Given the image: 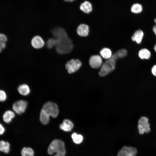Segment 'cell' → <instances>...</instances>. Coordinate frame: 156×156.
Returning <instances> with one entry per match:
<instances>
[{"label":"cell","mask_w":156,"mask_h":156,"mask_svg":"<svg viewBox=\"0 0 156 156\" xmlns=\"http://www.w3.org/2000/svg\"><path fill=\"white\" fill-rule=\"evenodd\" d=\"M55 39H51L50 43L53 47L55 46L57 52L61 54L68 53L73 49V45L65 30L57 27L51 31Z\"/></svg>","instance_id":"cell-1"},{"label":"cell","mask_w":156,"mask_h":156,"mask_svg":"<svg viewBox=\"0 0 156 156\" xmlns=\"http://www.w3.org/2000/svg\"><path fill=\"white\" fill-rule=\"evenodd\" d=\"M119 58L116 52L112 55L111 57L107 59L102 64L99 72L101 77L105 76L113 71L115 69L116 61Z\"/></svg>","instance_id":"cell-2"},{"label":"cell","mask_w":156,"mask_h":156,"mask_svg":"<svg viewBox=\"0 0 156 156\" xmlns=\"http://www.w3.org/2000/svg\"><path fill=\"white\" fill-rule=\"evenodd\" d=\"M50 155L55 154L54 156H64L66 150L64 142L59 140H54L51 142L48 149Z\"/></svg>","instance_id":"cell-3"},{"label":"cell","mask_w":156,"mask_h":156,"mask_svg":"<svg viewBox=\"0 0 156 156\" xmlns=\"http://www.w3.org/2000/svg\"><path fill=\"white\" fill-rule=\"evenodd\" d=\"M42 110L49 116L56 117L58 115L59 110L57 105L52 102H48L43 105Z\"/></svg>","instance_id":"cell-4"},{"label":"cell","mask_w":156,"mask_h":156,"mask_svg":"<svg viewBox=\"0 0 156 156\" xmlns=\"http://www.w3.org/2000/svg\"><path fill=\"white\" fill-rule=\"evenodd\" d=\"M81 65L82 63L79 60L73 59L66 63L65 67L68 73L71 74L77 71Z\"/></svg>","instance_id":"cell-5"},{"label":"cell","mask_w":156,"mask_h":156,"mask_svg":"<svg viewBox=\"0 0 156 156\" xmlns=\"http://www.w3.org/2000/svg\"><path fill=\"white\" fill-rule=\"evenodd\" d=\"M138 128L139 133L143 134L144 133H148L150 131L148 120L145 117H141L138 122Z\"/></svg>","instance_id":"cell-6"},{"label":"cell","mask_w":156,"mask_h":156,"mask_svg":"<svg viewBox=\"0 0 156 156\" xmlns=\"http://www.w3.org/2000/svg\"><path fill=\"white\" fill-rule=\"evenodd\" d=\"M27 103L25 101L20 100L14 103L12 105V109L17 114H20L24 113L27 107Z\"/></svg>","instance_id":"cell-7"},{"label":"cell","mask_w":156,"mask_h":156,"mask_svg":"<svg viewBox=\"0 0 156 156\" xmlns=\"http://www.w3.org/2000/svg\"><path fill=\"white\" fill-rule=\"evenodd\" d=\"M136 149L131 146H124L118 151L117 156H136Z\"/></svg>","instance_id":"cell-8"},{"label":"cell","mask_w":156,"mask_h":156,"mask_svg":"<svg viewBox=\"0 0 156 156\" xmlns=\"http://www.w3.org/2000/svg\"><path fill=\"white\" fill-rule=\"evenodd\" d=\"M90 66L93 68H98L102 64V60L101 56L98 55L92 56L89 60Z\"/></svg>","instance_id":"cell-9"},{"label":"cell","mask_w":156,"mask_h":156,"mask_svg":"<svg viewBox=\"0 0 156 156\" xmlns=\"http://www.w3.org/2000/svg\"><path fill=\"white\" fill-rule=\"evenodd\" d=\"M31 43L33 47L37 49L42 48L45 44L42 38L39 36L34 37L31 39Z\"/></svg>","instance_id":"cell-10"},{"label":"cell","mask_w":156,"mask_h":156,"mask_svg":"<svg viewBox=\"0 0 156 156\" xmlns=\"http://www.w3.org/2000/svg\"><path fill=\"white\" fill-rule=\"evenodd\" d=\"M89 31V26L87 25L81 24L78 26L77 32L79 35L81 37L87 36Z\"/></svg>","instance_id":"cell-11"},{"label":"cell","mask_w":156,"mask_h":156,"mask_svg":"<svg viewBox=\"0 0 156 156\" xmlns=\"http://www.w3.org/2000/svg\"><path fill=\"white\" fill-rule=\"evenodd\" d=\"M73 127V123L70 120L68 119L64 120L60 125V127L61 129L66 132L71 131Z\"/></svg>","instance_id":"cell-12"},{"label":"cell","mask_w":156,"mask_h":156,"mask_svg":"<svg viewBox=\"0 0 156 156\" xmlns=\"http://www.w3.org/2000/svg\"><path fill=\"white\" fill-rule=\"evenodd\" d=\"M144 34L143 31L140 29H138L134 33L131 37V40L133 41L136 42L138 44L141 43L143 39Z\"/></svg>","instance_id":"cell-13"},{"label":"cell","mask_w":156,"mask_h":156,"mask_svg":"<svg viewBox=\"0 0 156 156\" xmlns=\"http://www.w3.org/2000/svg\"><path fill=\"white\" fill-rule=\"evenodd\" d=\"M80 8L81 11L87 14L91 12L92 10L91 3L88 1H85L81 3L80 5Z\"/></svg>","instance_id":"cell-14"},{"label":"cell","mask_w":156,"mask_h":156,"mask_svg":"<svg viewBox=\"0 0 156 156\" xmlns=\"http://www.w3.org/2000/svg\"><path fill=\"white\" fill-rule=\"evenodd\" d=\"M15 116L14 112L12 111L8 110L5 111L3 116V119L5 123L10 122Z\"/></svg>","instance_id":"cell-15"},{"label":"cell","mask_w":156,"mask_h":156,"mask_svg":"<svg viewBox=\"0 0 156 156\" xmlns=\"http://www.w3.org/2000/svg\"><path fill=\"white\" fill-rule=\"evenodd\" d=\"M138 56L142 59H148L151 57V53L148 49H142L139 51Z\"/></svg>","instance_id":"cell-16"},{"label":"cell","mask_w":156,"mask_h":156,"mask_svg":"<svg viewBox=\"0 0 156 156\" xmlns=\"http://www.w3.org/2000/svg\"><path fill=\"white\" fill-rule=\"evenodd\" d=\"M19 93L23 96H26L30 92V90L28 86L26 84L20 85L18 88Z\"/></svg>","instance_id":"cell-17"},{"label":"cell","mask_w":156,"mask_h":156,"mask_svg":"<svg viewBox=\"0 0 156 156\" xmlns=\"http://www.w3.org/2000/svg\"><path fill=\"white\" fill-rule=\"evenodd\" d=\"M10 144L7 142L0 141V151L5 153H8L10 150Z\"/></svg>","instance_id":"cell-18"},{"label":"cell","mask_w":156,"mask_h":156,"mask_svg":"<svg viewBox=\"0 0 156 156\" xmlns=\"http://www.w3.org/2000/svg\"><path fill=\"white\" fill-rule=\"evenodd\" d=\"M100 54L103 58L108 59L112 55V52L110 49L107 48H104L101 50Z\"/></svg>","instance_id":"cell-19"},{"label":"cell","mask_w":156,"mask_h":156,"mask_svg":"<svg viewBox=\"0 0 156 156\" xmlns=\"http://www.w3.org/2000/svg\"><path fill=\"white\" fill-rule=\"evenodd\" d=\"M143 10L142 5L140 4L135 3L133 4L131 7V12L134 14H138L142 12Z\"/></svg>","instance_id":"cell-20"},{"label":"cell","mask_w":156,"mask_h":156,"mask_svg":"<svg viewBox=\"0 0 156 156\" xmlns=\"http://www.w3.org/2000/svg\"><path fill=\"white\" fill-rule=\"evenodd\" d=\"M71 137L73 142L77 144H80L83 140V137L82 135L77 134L76 133H74L72 134Z\"/></svg>","instance_id":"cell-21"},{"label":"cell","mask_w":156,"mask_h":156,"mask_svg":"<svg viewBox=\"0 0 156 156\" xmlns=\"http://www.w3.org/2000/svg\"><path fill=\"white\" fill-rule=\"evenodd\" d=\"M40 120L44 125L47 124L49 121V116L41 109L40 114Z\"/></svg>","instance_id":"cell-22"},{"label":"cell","mask_w":156,"mask_h":156,"mask_svg":"<svg viewBox=\"0 0 156 156\" xmlns=\"http://www.w3.org/2000/svg\"><path fill=\"white\" fill-rule=\"evenodd\" d=\"M21 154L22 156H34V152L31 148L24 147L22 150Z\"/></svg>","instance_id":"cell-23"},{"label":"cell","mask_w":156,"mask_h":156,"mask_svg":"<svg viewBox=\"0 0 156 156\" xmlns=\"http://www.w3.org/2000/svg\"><path fill=\"white\" fill-rule=\"evenodd\" d=\"M119 58H123L126 56L127 54V50L124 49H121L116 51Z\"/></svg>","instance_id":"cell-24"},{"label":"cell","mask_w":156,"mask_h":156,"mask_svg":"<svg viewBox=\"0 0 156 156\" xmlns=\"http://www.w3.org/2000/svg\"><path fill=\"white\" fill-rule=\"evenodd\" d=\"M7 98L6 92L3 90H0V101L3 102L5 101Z\"/></svg>","instance_id":"cell-25"},{"label":"cell","mask_w":156,"mask_h":156,"mask_svg":"<svg viewBox=\"0 0 156 156\" xmlns=\"http://www.w3.org/2000/svg\"><path fill=\"white\" fill-rule=\"evenodd\" d=\"M8 39L6 36L3 34L0 33V43H6Z\"/></svg>","instance_id":"cell-26"},{"label":"cell","mask_w":156,"mask_h":156,"mask_svg":"<svg viewBox=\"0 0 156 156\" xmlns=\"http://www.w3.org/2000/svg\"><path fill=\"white\" fill-rule=\"evenodd\" d=\"M5 131V129L2 125L0 123V135H2Z\"/></svg>","instance_id":"cell-27"},{"label":"cell","mask_w":156,"mask_h":156,"mask_svg":"<svg viewBox=\"0 0 156 156\" xmlns=\"http://www.w3.org/2000/svg\"><path fill=\"white\" fill-rule=\"evenodd\" d=\"M151 71L153 74L156 76V65H154L152 68Z\"/></svg>","instance_id":"cell-28"},{"label":"cell","mask_w":156,"mask_h":156,"mask_svg":"<svg viewBox=\"0 0 156 156\" xmlns=\"http://www.w3.org/2000/svg\"><path fill=\"white\" fill-rule=\"evenodd\" d=\"M5 47V43H0V53L1 52L2 49H4Z\"/></svg>","instance_id":"cell-29"},{"label":"cell","mask_w":156,"mask_h":156,"mask_svg":"<svg viewBox=\"0 0 156 156\" xmlns=\"http://www.w3.org/2000/svg\"><path fill=\"white\" fill-rule=\"evenodd\" d=\"M154 21L155 23V25H154L153 28V30L154 33L155 34L156 36V18H155L154 19Z\"/></svg>","instance_id":"cell-30"},{"label":"cell","mask_w":156,"mask_h":156,"mask_svg":"<svg viewBox=\"0 0 156 156\" xmlns=\"http://www.w3.org/2000/svg\"><path fill=\"white\" fill-rule=\"evenodd\" d=\"M65 1L67 2H72L73 1V0H64Z\"/></svg>","instance_id":"cell-31"},{"label":"cell","mask_w":156,"mask_h":156,"mask_svg":"<svg viewBox=\"0 0 156 156\" xmlns=\"http://www.w3.org/2000/svg\"><path fill=\"white\" fill-rule=\"evenodd\" d=\"M154 50L156 52V44H155V45L154 46Z\"/></svg>","instance_id":"cell-32"},{"label":"cell","mask_w":156,"mask_h":156,"mask_svg":"<svg viewBox=\"0 0 156 156\" xmlns=\"http://www.w3.org/2000/svg\"><path fill=\"white\" fill-rule=\"evenodd\" d=\"M74 0H73V1H74Z\"/></svg>","instance_id":"cell-33"}]
</instances>
